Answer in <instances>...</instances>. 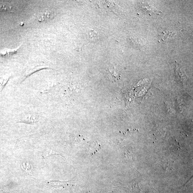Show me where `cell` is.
Here are the masks:
<instances>
[{"label":"cell","mask_w":193,"mask_h":193,"mask_svg":"<svg viewBox=\"0 0 193 193\" xmlns=\"http://www.w3.org/2000/svg\"><path fill=\"white\" fill-rule=\"evenodd\" d=\"M22 120L24 122H27L30 124L36 122L37 118L34 114H27L24 116Z\"/></svg>","instance_id":"cell-2"},{"label":"cell","mask_w":193,"mask_h":193,"mask_svg":"<svg viewBox=\"0 0 193 193\" xmlns=\"http://www.w3.org/2000/svg\"><path fill=\"white\" fill-rule=\"evenodd\" d=\"M10 3L6 2H0V11H10L12 10Z\"/></svg>","instance_id":"cell-3"},{"label":"cell","mask_w":193,"mask_h":193,"mask_svg":"<svg viewBox=\"0 0 193 193\" xmlns=\"http://www.w3.org/2000/svg\"><path fill=\"white\" fill-rule=\"evenodd\" d=\"M53 13L49 10H45L41 12L38 16L39 21L41 22L47 21L53 17Z\"/></svg>","instance_id":"cell-1"},{"label":"cell","mask_w":193,"mask_h":193,"mask_svg":"<svg viewBox=\"0 0 193 193\" xmlns=\"http://www.w3.org/2000/svg\"><path fill=\"white\" fill-rule=\"evenodd\" d=\"M22 168L29 174H32L33 169L30 164L28 162L24 163L22 166Z\"/></svg>","instance_id":"cell-6"},{"label":"cell","mask_w":193,"mask_h":193,"mask_svg":"<svg viewBox=\"0 0 193 193\" xmlns=\"http://www.w3.org/2000/svg\"><path fill=\"white\" fill-rule=\"evenodd\" d=\"M54 155H59L58 153H57L54 150L49 148H46L43 153V156L44 157H47L49 156Z\"/></svg>","instance_id":"cell-4"},{"label":"cell","mask_w":193,"mask_h":193,"mask_svg":"<svg viewBox=\"0 0 193 193\" xmlns=\"http://www.w3.org/2000/svg\"><path fill=\"white\" fill-rule=\"evenodd\" d=\"M88 38L91 40H96L98 38L97 32L93 29H90L88 31Z\"/></svg>","instance_id":"cell-5"},{"label":"cell","mask_w":193,"mask_h":193,"mask_svg":"<svg viewBox=\"0 0 193 193\" xmlns=\"http://www.w3.org/2000/svg\"><path fill=\"white\" fill-rule=\"evenodd\" d=\"M9 79L8 77L1 78L0 79V91L2 90L3 87H4L7 82L8 81Z\"/></svg>","instance_id":"cell-8"},{"label":"cell","mask_w":193,"mask_h":193,"mask_svg":"<svg viewBox=\"0 0 193 193\" xmlns=\"http://www.w3.org/2000/svg\"><path fill=\"white\" fill-rule=\"evenodd\" d=\"M68 182H61L59 181H49V183H51L53 186L59 187L66 184Z\"/></svg>","instance_id":"cell-7"}]
</instances>
